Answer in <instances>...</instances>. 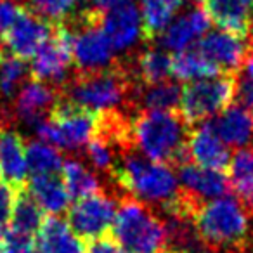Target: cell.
<instances>
[{"label":"cell","mask_w":253,"mask_h":253,"mask_svg":"<svg viewBox=\"0 0 253 253\" xmlns=\"http://www.w3.org/2000/svg\"><path fill=\"white\" fill-rule=\"evenodd\" d=\"M196 49L211 64H215L220 73L238 71L248 56V45H246L245 39L224 32V30L208 32L198 42Z\"/></svg>","instance_id":"obj_13"},{"label":"cell","mask_w":253,"mask_h":253,"mask_svg":"<svg viewBox=\"0 0 253 253\" xmlns=\"http://www.w3.org/2000/svg\"><path fill=\"white\" fill-rule=\"evenodd\" d=\"M236 95L246 108H253V54L246 56L243 63L241 77L236 82Z\"/></svg>","instance_id":"obj_35"},{"label":"cell","mask_w":253,"mask_h":253,"mask_svg":"<svg viewBox=\"0 0 253 253\" xmlns=\"http://www.w3.org/2000/svg\"><path fill=\"white\" fill-rule=\"evenodd\" d=\"M30 196L40 207L42 211H47L52 217L68 210L71 196L64 187L63 180L57 175L32 177L30 182Z\"/></svg>","instance_id":"obj_22"},{"label":"cell","mask_w":253,"mask_h":253,"mask_svg":"<svg viewBox=\"0 0 253 253\" xmlns=\"http://www.w3.org/2000/svg\"><path fill=\"white\" fill-rule=\"evenodd\" d=\"M118 184L135 201L169 208L179 200V177L167 163L151 162L141 155H125L113 167Z\"/></svg>","instance_id":"obj_1"},{"label":"cell","mask_w":253,"mask_h":253,"mask_svg":"<svg viewBox=\"0 0 253 253\" xmlns=\"http://www.w3.org/2000/svg\"><path fill=\"white\" fill-rule=\"evenodd\" d=\"M23 5H19L14 0H0V43L7 33V30L12 26L14 19L18 18Z\"/></svg>","instance_id":"obj_37"},{"label":"cell","mask_w":253,"mask_h":253,"mask_svg":"<svg viewBox=\"0 0 253 253\" xmlns=\"http://www.w3.org/2000/svg\"><path fill=\"white\" fill-rule=\"evenodd\" d=\"M78 0H30L33 12L49 23L61 25L63 19L75 9Z\"/></svg>","instance_id":"obj_33"},{"label":"cell","mask_w":253,"mask_h":253,"mask_svg":"<svg viewBox=\"0 0 253 253\" xmlns=\"http://www.w3.org/2000/svg\"><path fill=\"white\" fill-rule=\"evenodd\" d=\"M229 186L241 203L253 207V148L238 149L229 162Z\"/></svg>","instance_id":"obj_23"},{"label":"cell","mask_w":253,"mask_h":253,"mask_svg":"<svg viewBox=\"0 0 253 253\" xmlns=\"http://www.w3.org/2000/svg\"><path fill=\"white\" fill-rule=\"evenodd\" d=\"M236 97V80L229 75L191 82L182 88L180 113L189 123L205 122L224 111Z\"/></svg>","instance_id":"obj_7"},{"label":"cell","mask_w":253,"mask_h":253,"mask_svg":"<svg viewBox=\"0 0 253 253\" xmlns=\"http://www.w3.org/2000/svg\"><path fill=\"white\" fill-rule=\"evenodd\" d=\"M111 232L113 241L126 253H167L165 222L141 201L128 200L120 205Z\"/></svg>","instance_id":"obj_3"},{"label":"cell","mask_w":253,"mask_h":253,"mask_svg":"<svg viewBox=\"0 0 253 253\" xmlns=\"http://www.w3.org/2000/svg\"><path fill=\"white\" fill-rule=\"evenodd\" d=\"M182 88L175 82H158V84L146 85L139 92V102L144 106L146 111H169L179 108Z\"/></svg>","instance_id":"obj_27"},{"label":"cell","mask_w":253,"mask_h":253,"mask_svg":"<svg viewBox=\"0 0 253 253\" xmlns=\"http://www.w3.org/2000/svg\"><path fill=\"white\" fill-rule=\"evenodd\" d=\"M30 253H43V252H42V250H32Z\"/></svg>","instance_id":"obj_40"},{"label":"cell","mask_w":253,"mask_h":253,"mask_svg":"<svg viewBox=\"0 0 253 253\" xmlns=\"http://www.w3.org/2000/svg\"><path fill=\"white\" fill-rule=\"evenodd\" d=\"M128 135L139 155L151 162H179L186 153V123L175 113H141L128 126Z\"/></svg>","instance_id":"obj_2"},{"label":"cell","mask_w":253,"mask_h":253,"mask_svg":"<svg viewBox=\"0 0 253 253\" xmlns=\"http://www.w3.org/2000/svg\"><path fill=\"white\" fill-rule=\"evenodd\" d=\"M61 180H63L70 196L75 198V200H80V198H85L88 194L97 193L99 187H101L97 175L85 163L73 158L63 162Z\"/></svg>","instance_id":"obj_26"},{"label":"cell","mask_w":253,"mask_h":253,"mask_svg":"<svg viewBox=\"0 0 253 253\" xmlns=\"http://www.w3.org/2000/svg\"><path fill=\"white\" fill-rule=\"evenodd\" d=\"M28 175L26 146L16 132H0V180L9 186H21Z\"/></svg>","instance_id":"obj_20"},{"label":"cell","mask_w":253,"mask_h":253,"mask_svg":"<svg viewBox=\"0 0 253 253\" xmlns=\"http://www.w3.org/2000/svg\"><path fill=\"white\" fill-rule=\"evenodd\" d=\"M71 56L82 73L108 70L115 49L101 28V14L85 9L80 14L77 32H71Z\"/></svg>","instance_id":"obj_8"},{"label":"cell","mask_w":253,"mask_h":253,"mask_svg":"<svg viewBox=\"0 0 253 253\" xmlns=\"http://www.w3.org/2000/svg\"><path fill=\"white\" fill-rule=\"evenodd\" d=\"M26 163H28V173H32L33 177L57 175L63 169V158L56 146L47 144L39 139L26 146Z\"/></svg>","instance_id":"obj_28"},{"label":"cell","mask_w":253,"mask_h":253,"mask_svg":"<svg viewBox=\"0 0 253 253\" xmlns=\"http://www.w3.org/2000/svg\"><path fill=\"white\" fill-rule=\"evenodd\" d=\"M32 250L33 236L11 227L0 234V253H30Z\"/></svg>","instance_id":"obj_34"},{"label":"cell","mask_w":253,"mask_h":253,"mask_svg":"<svg viewBox=\"0 0 253 253\" xmlns=\"http://www.w3.org/2000/svg\"><path fill=\"white\" fill-rule=\"evenodd\" d=\"M210 123L227 148L243 149L253 142V111L246 106L229 104Z\"/></svg>","instance_id":"obj_16"},{"label":"cell","mask_w":253,"mask_h":253,"mask_svg":"<svg viewBox=\"0 0 253 253\" xmlns=\"http://www.w3.org/2000/svg\"><path fill=\"white\" fill-rule=\"evenodd\" d=\"M137 77L144 85L165 82L172 77V57L165 49H148L137 59Z\"/></svg>","instance_id":"obj_29"},{"label":"cell","mask_w":253,"mask_h":253,"mask_svg":"<svg viewBox=\"0 0 253 253\" xmlns=\"http://www.w3.org/2000/svg\"><path fill=\"white\" fill-rule=\"evenodd\" d=\"M87 253H126L125 250H122L118 245H116L113 239H95L90 245V248L87 250Z\"/></svg>","instance_id":"obj_38"},{"label":"cell","mask_w":253,"mask_h":253,"mask_svg":"<svg viewBox=\"0 0 253 253\" xmlns=\"http://www.w3.org/2000/svg\"><path fill=\"white\" fill-rule=\"evenodd\" d=\"M116 201L108 194L97 193L88 194L77 200V203L70 208V220L75 232L82 239H101L113 227L116 215Z\"/></svg>","instance_id":"obj_9"},{"label":"cell","mask_w":253,"mask_h":253,"mask_svg":"<svg viewBox=\"0 0 253 253\" xmlns=\"http://www.w3.org/2000/svg\"><path fill=\"white\" fill-rule=\"evenodd\" d=\"M87 158L90 162V165L95 170H113L116 160H115V151H113V137L106 135H95L90 142L87 144Z\"/></svg>","instance_id":"obj_32"},{"label":"cell","mask_w":253,"mask_h":253,"mask_svg":"<svg viewBox=\"0 0 253 253\" xmlns=\"http://www.w3.org/2000/svg\"><path fill=\"white\" fill-rule=\"evenodd\" d=\"M252 30H253V28H252Z\"/></svg>","instance_id":"obj_42"},{"label":"cell","mask_w":253,"mask_h":253,"mask_svg":"<svg viewBox=\"0 0 253 253\" xmlns=\"http://www.w3.org/2000/svg\"><path fill=\"white\" fill-rule=\"evenodd\" d=\"M128 84L122 71L102 70L84 73L71 84L70 102L95 115H108L125 101Z\"/></svg>","instance_id":"obj_6"},{"label":"cell","mask_w":253,"mask_h":253,"mask_svg":"<svg viewBox=\"0 0 253 253\" xmlns=\"http://www.w3.org/2000/svg\"><path fill=\"white\" fill-rule=\"evenodd\" d=\"M222 75L215 64H211L198 49H187L175 52L172 57V77L180 82H198Z\"/></svg>","instance_id":"obj_25"},{"label":"cell","mask_w":253,"mask_h":253,"mask_svg":"<svg viewBox=\"0 0 253 253\" xmlns=\"http://www.w3.org/2000/svg\"><path fill=\"white\" fill-rule=\"evenodd\" d=\"M167 253H193V252H182V250H172V252H167Z\"/></svg>","instance_id":"obj_39"},{"label":"cell","mask_w":253,"mask_h":253,"mask_svg":"<svg viewBox=\"0 0 253 253\" xmlns=\"http://www.w3.org/2000/svg\"><path fill=\"white\" fill-rule=\"evenodd\" d=\"M182 0H142V37L153 40L167 30Z\"/></svg>","instance_id":"obj_24"},{"label":"cell","mask_w":253,"mask_h":253,"mask_svg":"<svg viewBox=\"0 0 253 253\" xmlns=\"http://www.w3.org/2000/svg\"><path fill=\"white\" fill-rule=\"evenodd\" d=\"M210 18L205 12V9L194 7L187 11L186 14L173 19L165 32L160 35L162 45L165 50L182 52L191 49V45L198 43L210 30Z\"/></svg>","instance_id":"obj_14"},{"label":"cell","mask_w":253,"mask_h":253,"mask_svg":"<svg viewBox=\"0 0 253 253\" xmlns=\"http://www.w3.org/2000/svg\"><path fill=\"white\" fill-rule=\"evenodd\" d=\"M101 28L115 50L134 47L142 37V16L132 0H122L101 16Z\"/></svg>","instance_id":"obj_12"},{"label":"cell","mask_w":253,"mask_h":253,"mask_svg":"<svg viewBox=\"0 0 253 253\" xmlns=\"http://www.w3.org/2000/svg\"><path fill=\"white\" fill-rule=\"evenodd\" d=\"M179 184L191 198L210 201L225 196L229 189V180L222 170H211L196 163H182L177 173Z\"/></svg>","instance_id":"obj_18"},{"label":"cell","mask_w":253,"mask_h":253,"mask_svg":"<svg viewBox=\"0 0 253 253\" xmlns=\"http://www.w3.org/2000/svg\"><path fill=\"white\" fill-rule=\"evenodd\" d=\"M205 12L220 30L243 39L253 28V0H205Z\"/></svg>","instance_id":"obj_17"},{"label":"cell","mask_w":253,"mask_h":253,"mask_svg":"<svg viewBox=\"0 0 253 253\" xmlns=\"http://www.w3.org/2000/svg\"><path fill=\"white\" fill-rule=\"evenodd\" d=\"M28 68L25 61L11 56L0 47V95L11 97L18 92L25 80Z\"/></svg>","instance_id":"obj_31"},{"label":"cell","mask_w":253,"mask_h":253,"mask_svg":"<svg viewBox=\"0 0 253 253\" xmlns=\"http://www.w3.org/2000/svg\"><path fill=\"white\" fill-rule=\"evenodd\" d=\"M52 23L40 18L30 9L21 7L18 18L2 39L0 47L21 61L32 59L52 35Z\"/></svg>","instance_id":"obj_10"},{"label":"cell","mask_w":253,"mask_h":253,"mask_svg":"<svg viewBox=\"0 0 253 253\" xmlns=\"http://www.w3.org/2000/svg\"><path fill=\"white\" fill-rule=\"evenodd\" d=\"M56 106V94L52 87L43 82H28L21 85L16 95V115L28 125H35L37 122L45 118L47 111H52Z\"/></svg>","instance_id":"obj_19"},{"label":"cell","mask_w":253,"mask_h":253,"mask_svg":"<svg viewBox=\"0 0 253 253\" xmlns=\"http://www.w3.org/2000/svg\"><path fill=\"white\" fill-rule=\"evenodd\" d=\"M14 201H16L14 187L9 186L4 180H0V234L5 231V225L11 220Z\"/></svg>","instance_id":"obj_36"},{"label":"cell","mask_w":253,"mask_h":253,"mask_svg":"<svg viewBox=\"0 0 253 253\" xmlns=\"http://www.w3.org/2000/svg\"><path fill=\"white\" fill-rule=\"evenodd\" d=\"M194 2H205V0H194Z\"/></svg>","instance_id":"obj_41"},{"label":"cell","mask_w":253,"mask_h":253,"mask_svg":"<svg viewBox=\"0 0 253 253\" xmlns=\"http://www.w3.org/2000/svg\"><path fill=\"white\" fill-rule=\"evenodd\" d=\"M33 128L39 141L77 151L87 148L88 142L101 132V120L95 113L64 102L54 106L49 118L37 122Z\"/></svg>","instance_id":"obj_5"},{"label":"cell","mask_w":253,"mask_h":253,"mask_svg":"<svg viewBox=\"0 0 253 253\" xmlns=\"http://www.w3.org/2000/svg\"><path fill=\"white\" fill-rule=\"evenodd\" d=\"M43 211L40 210V207L32 200V196L26 193H21L19 196H16L14 208L11 213V229H16L19 232L25 234L35 236L39 232V229L43 224Z\"/></svg>","instance_id":"obj_30"},{"label":"cell","mask_w":253,"mask_h":253,"mask_svg":"<svg viewBox=\"0 0 253 253\" xmlns=\"http://www.w3.org/2000/svg\"><path fill=\"white\" fill-rule=\"evenodd\" d=\"M37 236L43 253H87L84 239L59 217L45 218Z\"/></svg>","instance_id":"obj_21"},{"label":"cell","mask_w":253,"mask_h":253,"mask_svg":"<svg viewBox=\"0 0 253 253\" xmlns=\"http://www.w3.org/2000/svg\"><path fill=\"white\" fill-rule=\"evenodd\" d=\"M187 151L193 163L205 169L224 170L231 162L229 148L220 141L211 123H201L187 135Z\"/></svg>","instance_id":"obj_15"},{"label":"cell","mask_w":253,"mask_h":253,"mask_svg":"<svg viewBox=\"0 0 253 253\" xmlns=\"http://www.w3.org/2000/svg\"><path fill=\"white\" fill-rule=\"evenodd\" d=\"M200 239L215 248H231L246 238L250 218L238 198L220 196L203 203L193 213Z\"/></svg>","instance_id":"obj_4"},{"label":"cell","mask_w":253,"mask_h":253,"mask_svg":"<svg viewBox=\"0 0 253 253\" xmlns=\"http://www.w3.org/2000/svg\"><path fill=\"white\" fill-rule=\"evenodd\" d=\"M71 63V33L61 23L39 52L32 57V73L37 80L47 85L61 84L66 80Z\"/></svg>","instance_id":"obj_11"}]
</instances>
